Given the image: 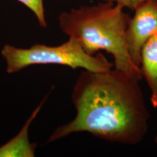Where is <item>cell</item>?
Wrapping results in <instances>:
<instances>
[{
    "label": "cell",
    "mask_w": 157,
    "mask_h": 157,
    "mask_svg": "<svg viewBox=\"0 0 157 157\" xmlns=\"http://www.w3.org/2000/svg\"><path fill=\"white\" fill-rule=\"evenodd\" d=\"M154 141H155V143H156V144H157V135H156V137H155V138H154Z\"/></svg>",
    "instance_id": "cell-9"
},
{
    "label": "cell",
    "mask_w": 157,
    "mask_h": 157,
    "mask_svg": "<svg viewBox=\"0 0 157 157\" xmlns=\"http://www.w3.org/2000/svg\"><path fill=\"white\" fill-rule=\"evenodd\" d=\"M1 54L8 74L17 73L32 65H61L96 72L106 71L114 66L101 52L88 54L77 41L71 38L58 46L36 44L29 48H18L5 44Z\"/></svg>",
    "instance_id": "cell-3"
},
{
    "label": "cell",
    "mask_w": 157,
    "mask_h": 157,
    "mask_svg": "<svg viewBox=\"0 0 157 157\" xmlns=\"http://www.w3.org/2000/svg\"><path fill=\"white\" fill-rule=\"evenodd\" d=\"M111 2L81 7L63 12L59 25L68 38L79 43L84 50L94 56L103 50L113 56L114 68L140 81V68L133 63L127 43L130 16Z\"/></svg>",
    "instance_id": "cell-2"
},
{
    "label": "cell",
    "mask_w": 157,
    "mask_h": 157,
    "mask_svg": "<svg viewBox=\"0 0 157 157\" xmlns=\"http://www.w3.org/2000/svg\"><path fill=\"white\" fill-rule=\"evenodd\" d=\"M46 98L31 113L29 119L21 130L15 137L0 147V157H33L35 156L36 144L29 140V129L31 123L36 118L37 113L44 103Z\"/></svg>",
    "instance_id": "cell-6"
},
{
    "label": "cell",
    "mask_w": 157,
    "mask_h": 157,
    "mask_svg": "<svg viewBox=\"0 0 157 157\" xmlns=\"http://www.w3.org/2000/svg\"><path fill=\"white\" fill-rule=\"evenodd\" d=\"M17 1L25 5L27 8H29L34 13L41 27L46 28L48 24H47L46 17H45L43 0H17Z\"/></svg>",
    "instance_id": "cell-7"
},
{
    "label": "cell",
    "mask_w": 157,
    "mask_h": 157,
    "mask_svg": "<svg viewBox=\"0 0 157 157\" xmlns=\"http://www.w3.org/2000/svg\"><path fill=\"white\" fill-rule=\"evenodd\" d=\"M101 1L105 2H111L116 3L117 5H119L122 8H128L130 10H134L135 7H137L139 4L145 1V0H101Z\"/></svg>",
    "instance_id": "cell-8"
},
{
    "label": "cell",
    "mask_w": 157,
    "mask_h": 157,
    "mask_svg": "<svg viewBox=\"0 0 157 157\" xmlns=\"http://www.w3.org/2000/svg\"><path fill=\"white\" fill-rule=\"evenodd\" d=\"M140 68L151 90L150 101L157 108V34L149 38L143 46Z\"/></svg>",
    "instance_id": "cell-5"
},
{
    "label": "cell",
    "mask_w": 157,
    "mask_h": 157,
    "mask_svg": "<svg viewBox=\"0 0 157 157\" xmlns=\"http://www.w3.org/2000/svg\"><path fill=\"white\" fill-rule=\"evenodd\" d=\"M139 82L116 68L82 71L71 95L76 117L58 127L48 142L87 132L111 143H140L148 132L150 114Z\"/></svg>",
    "instance_id": "cell-1"
},
{
    "label": "cell",
    "mask_w": 157,
    "mask_h": 157,
    "mask_svg": "<svg viewBox=\"0 0 157 157\" xmlns=\"http://www.w3.org/2000/svg\"><path fill=\"white\" fill-rule=\"evenodd\" d=\"M134 11V16L130 17L127 29V43L133 63L140 68L143 46L157 34V0H145Z\"/></svg>",
    "instance_id": "cell-4"
}]
</instances>
